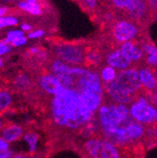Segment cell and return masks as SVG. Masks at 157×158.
<instances>
[{
    "instance_id": "obj_1",
    "label": "cell",
    "mask_w": 157,
    "mask_h": 158,
    "mask_svg": "<svg viewBox=\"0 0 157 158\" xmlns=\"http://www.w3.org/2000/svg\"><path fill=\"white\" fill-rule=\"evenodd\" d=\"M96 123L98 135L126 152H137L155 129L134 121L127 106L105 100L96 112Z\"/></svg>"
},
{
    "instance_id": "obj_2",
    "label": "cell",
    "mask_w": 157,
    "mask_h": 158,
    "mask_svg": "<svg viewBox=\"0 0 157 158\" xmlns=\"http://www.w3.org/2000/svg\"><path fill=\"white\" fill-rule=\"evenodd\" d=\"M105 100L115 104L128 106L144 89L138 79L137 67L118 71L114 80L103 86Z\"/></svg>"
},
{
    "instance_id": "obj_3",
    "label": "cell",
    "mask_w": 157,
    "mask_h": 158,
    "mask_svg": "<svg viewBox=\"0 0 157 158\" xmlns=\"http://www.w3.org/2000/svg\"><path fill=\"white\" fill-rule=\"evenodd\" d=\"M155 92L143 90L134 100L128 105L129 115L134 121L147 127L155 126L157 120Z\"/></svg>"
},
{
    "instance_id": "obj_4",
    "label": "cell",
    "mask_w": 157,
    "mask_h": 158,
    "mask_svg": "<svg viewBox=\"0 0 157 158\" xmlns=\"http://www.w3.org/2000/svg\"><path fill=\"white\" fill-rule=\"evenodd\" d=\"M82 148L87 158H121L122 155L120 148L100 135L87 138Z\"/></svg>"
},
{
    "instance_id": "obj_5",
    "label": "cell",
    "mask_w": 157,
    "mask_h": 158,
    "mask_svg": "<svg viewBox=\"0 0 157 158\" xmlns=\"http://www.w3.org/2000/svg\"><path fill=\"white\" fill-rule=\"evenodd\" d=\"M54 54L56 58L70 66L85 65L86 47L83 44L61 42L54 46Z\"/></svg>"
},
{
    "instance_id": "obj_6",
    "label": "cell",
    "mask_w": 157,
    "mask_h": 158,
    "mask_svg": "<svg viewBox=\"0 0 157 158\" xmlns=\"http://www.w3.org/2000/svg\"><path fill=\"white\" fill-rule=\"evenodd\" d=\"M141 33L140 26L130 19H122L117 21L111 27L112 39L117 44H124L134 41Z\"/></svg>"
},
{
    "instance_id": "obj_7",
    "label": "cell",
    "mask_w": 157,
    "mask_h": 158,
    "mask_svg": "<svg viewBox=\"0 0 157 158\" xmlns=\"http://www.w3.org/2000/svg\"><path fill=\"white\" fill-rule=\"evenodd\" d=\"M124 11L127 19L138 23V25L145 24L149 18L152 16L145 0H130Z\"/></svg>"
},
{
    "instance_id": "obj_8",
    "label": "cell",
    "mask_w": 157,
    "mask_h": 158,
    "mask_svg": "<svg viewBox=\"0 0 157 158\" xmlns=\"http://www.w3.org/2000/svg\"><path fill=\"white\" fill-rule=\"evenodd\" d=\"M105 65H108L117 71L128 69L133 65L130 59L120 50V48H112L104 57Z\"/></svg>"
},
{
    "instance_id": "obj_9",
    "label": "cell",
    "mask_w": 157,
    "mask_h": 158,
    "mask_svg": "<svg viewBox=\"0 0 157 158\" xmlns=\"http://www.w3.org/2000/svg\"><path fill=\"white\" fill-rule=\"evenodd\" d=\"M137 67L138 73V79L141 84L142 89L148 92H156L157 81H156V73L155 70L149 68L147 66Z\"/></svg>"
},
{
    "instance_id": "obj_10",
    "label": "cell",
    "mask_w": 157,
    "mask_h": 158,
    "mask_svg": "<svg viewBox=\"0 0 157 158\" xmlns=\"http://www.w3.org/2000/svg\"><path fill=\"white\" fill-rule=\"evenodd\" d=\"M119 48L132 61L134 66L141 61H144L145 55L139 45V43L137 42V40L122 44Z\"/></svg>"
},
{
    "instance_id": "obj_11",
    "label": "cell",
    "mask_w": 157,
    "mask_h": 158,
    "mask_svg": "<svg viewBox=\"0 0 157 158\" xmlns=\"http://www.w3.org/2000/svg\"><path fill=\"white\" fill-rule=\"evenodd\" d=\"M38 84L43 92L50 95L51 97L58 90V89L61 86V83L58 80V78L49 72L44 73L39 76Z\"/></svg>"
},
{
    "instance_id": "obj_12",
    "label": "cell",
    "mask_w": 157,
    "mask_h": 158,
    "mask_svg": "<svg viewBox=\"0 0 157 158\" xmlns=\"http://www.w3.org/2000/svg\"><path fill=\"white\" fill-rule=\"evenodd\" d=\"M24 128L15 123L6 124L0 131V136L8 143H12L21 139L24 135Z\"/></svg>"
},
{
    "instance_id": "obj_13",
    "label": "cell",
    "mask_w": 157,
    "mask_h": 158,
    "mask_svg": "<svg viewBox=\"0 0 157 158\" xmlns=\"http://www.w3.org/2000/svg\"><path fill=\"white\" fill-rule=\"evenodd\" d=\"M104 60V56L100 50L89 48L86 49L85 54V64L88 66H99Z\"/></svg>"
},
{
    "instance_id": "obj_14",
    "label": "cell",
    "mask_w": 157,
    "mask_h": 158,
    "mask_svg": "<svg viewBox=\"0 0 157 158\" xmlns=\"http://www.w3.org/2000/svg\"><path fill=\"white\" fill-rule=\"evenodd\" d=\"M23 139L28 145V152L31 155H34L38 149V143L40 140V135L34 131H27L24 133Z\"/></svg>"
},
{
    "instance_id": "obj_15",
    "label": "cell",
    "mask_w": 157,
    "mask_h": 158,
    "mask_svg": "<svg viewBox=\"0 0 157 158\" xmlns=\"http://www.w3.org/2000/svg\"><path fill=\"white\" fill-rule=\"evenodd\" d=\"M117 73H118V71L116 69H114L108 65H105L104 67H102L100 69V71L98 72V74H99L100 80H101L103 86L111 83L115 79Z\"/></svg>"
},
{
    "instance_id": "obj_16",
    "label": "cell",
    "mask_w": 157,
    "mask_h": 158,
    "mask_svg": "<svg viewBox=\"0 0 157 158\" xmlns=\"http://www.w3.org/2000/svg\"><path fill=\"white\" fill-rule=\"evenodd\" d=\"M13 98L10 92L5 89H0V114L8 110L12 105Z\"/></svg>"
},
{
    "instance_id": "obj_17",
    "label": "cell",
    "mask_w": 157,
    "mask_h": 158,
    "mask_svg": "<svg viewBox=\"0 0 157 158\" xmlns=\"http://www.w3.org/2000/svg\"><path fill=\"white\" fill-rule=\"evenodd\" d=\"M18 7H19V9H21L24 11H27L32 15L38 16L43 13L42 7L38 3H29V2H26V1H21L18 3Z\"/></svg>"
},
{
    "instance_id": "obj_18",
    "label": "cell",
    "mask_w": 157,
    "mask_h": 158,
    "mask_svg": "<svg viewBox=\"0 0 157 158\" xmlns=\"http://www.w3.org/2000/svg\"><path fill=\"white\" fill-rule=\"evenodd\" d=\"M139 45L145 55L146 56H150V55H155L157 54V49L156 46L151 42V41H147V40H142V41L138 42Z\"/></svg>"
},
{
    "instance_id": "obj_19",
    "label": "cell",
    "mask_w": 157,
    "mask_h": 158,
    "mask_svg": "<svg viewBox=\"0 0 157 158\" xmlns=\"http://www.w3.org/2000/svg\"><path fill=\"white\" fill-rule=\"evenodd\" d=\"M17 25H18V20L13 16L0 17V29L7 27H12Z\"/></svg>"
},
{
    "instance_id": "obj_20",
    "label": "cell",
    "mask_w": 157,
    "mask_h": 158,
    "mask_svg": "<svg viewBox=\"0 0 157 158\" xmlns=\"http://www.w3.org/2000/svg\"><path fill=\"white\" fill-rule=\"evenodd\" d=\"M24 36V31L22 30H10L8 32L7 34V38L4 39V41L7 43V44H10L11 41H13L14 39L16 38H19V37H22Z\"/></svg>"
},
{
    "instance_id": "obj_21",
    "label": "cell",
    "mask_w": 157,
    "mask_h": 158,
    "mask_svg": "<svg viewBox=\"0 0 157 158\" xmlns=\"http://www.w3.org/2000/svg\"><path fill=\"white\" fill-rule=\"evenodd\" d=\"M111 2L112 6L115 7L116 9H119L121 10H124L129 4L130 0H109Z\"/></svg>"
},
{
    "instance_id": "obj_22",
    "label": "cell",
    "mask_w": 157,
    "mask_h": 158,
    "mask_svg": "<svg viewBox=\"0 0 157 158\" xmlns=\"http://www.w3.org/2000/svg\"><path fill=\"white\" fill-rule=\"evenodd\" d=\"M16 85H17V87L22 88V89L28 87V85H29V79H28V77L27 75H25V74H22L20 76H18V78L16 79Z\"/></svg>"
},
{
    "instance_id": "obj_23",
    "label": "cell",
    "mask_w": 157,
    "mask_h": 158,
    "mask_svg": "<svg viewBox=\"0 0 157 158\" xmlns=\"http://www.w3.org/2000/svg\"><path fill=\"white\" fill-rule=\"evenodd\" d=\"M78 2H81L85 9H89L93 10L97 7V0H77Z\"/></svg>"
},
{
    "instance_id": "obj_24",
    "label": "cell",
    "mask_w": 157,
    "mask_h": 158,
    "mask_svg": "<svg viewBox=\"0 0 157 158\" xmlns=\"http://www.w3.org/2000/svg\"><path fill=\"white\" fill-rule=\"evenodd\" d=\"M11 50V46L10 44H7L4 40L2 41H0V56H4L6 54H8L10 51Z\"/></svg>"
},
{
    "instance_id": "obj_25",
    "label": "cell",
    "mask_w": 157,
    "mask_h": 158,
    "mask_svg": "<svg viewBox=\"0 0 157 158\" xmlns=\"http://www.w3.org/2000/svg\"><path fill=\"white\" fill-rule=\"evenodd\" d=\"M27 42V38L25 37V36H22V37H19V38H16L14 39L13 41L10 42V45L12 46H21V45H24L26 44Z\"/></svg>"
},
{
    "instance_id": "obj_26",
    "label": "cell",
    "mask_w": 157,
    "mask_h": 158,
    "mask_svg": "<svg viewBox=\"0 0 157 158\" xmlns=\"http://www.w3.org/2000/svg\"><path fill=\"white\" fill-rule=\"evenodd\" d=\"M145 2L148 6L149 10H150V11L151 12V14L153 12V14L155 15L156 8H157V0H145Z\"/></svg>"
},
{
    "instance_id": "obj_27",
    "label": "cell",
    "mask_w": 157,
    "mask_h": 158,
    "mask_svg": "<svg viewBox=\"0 0 157 158\" xmlns=\"http://www.w3.org/2000/svg\"><path fill=\"white\" fill-rule=\"evenodd\" d=\"M43 35H44V31L43 29H37L32 32H29L27 37L29 39H39V38H42Z\"/></svg>"
},
{
    "instance_id": "obj_28",
    "label": "cell",
    "mask_w": 157,
    "mask_h": 158,
    "mask_svg": "<svg viewBox=\"0 0 157 158\" xmlns=\"http://www.w3.org/2000/svg\"><path fill=\"white\" fill-rule=\"evenodd\" d=\"M7 150H10V144L6 142L3 138L0 136V152L7 151Z\"/></svg>"
},
{
    "instance_id": "obj_29",
    "label": "cell",
    "mask_w": 157,
    "mask_h": 158,
    "mask_svg": "<svg viewBox=\"0 0 157 158\" xmlns=\"http://www.w3.org/2000/svg\"><path fill=\"white\" fill-rule=\"evenodd\" d=\"M41 49H42L41 47H38V46H32V47H30V48L28 49L27 53H28L30 56H37L39 53H40Z\"/></svg>"
},
{
    "instance_id": "obj_30",
    "label": "cell",
    "mask_w": 157,
    "mask_h": 158,
    "mask_svg": "<svg viewBox=\"0 0 157 158\" xmlns=\"http://www.w3.org/2000/svg\"><path fill=\"white\" fill-rule=\"evenodd\" d=\"M12 155H13V152L10 150L0 152V158H11Z\"/></svg>"
},
{
    "instance_id": "obj_31",
    "label": "cell",
    "mask_w": 157,
    "mask_h": 158,
    "mask_svg": "<svg viewBox=\"0 0 157 158\" xmlns=\"http://www.w3.org/2000/svg\"><path fill=\"white\" fill-rule=\"evenodd\" d=\"M138 153V152H134L133 153V152H122V155L121 158H135V154Z\"/></svg>"
},
{
    "instance_id": "obj_32",
    "label": "cell",
    "mask_w": 157,
    "mask_h": 158,
    "mask_svg": "<svg viewBox=\"0 0 157 158\" xmlns=\"http://www.w3.org/2000/svg\"><path fill=\"white\" fill-rule=\"evenodd\" d=\"M21 27H22V29H23L25 32H26V31H27H27H30V30L32 29V26H31V25H29V24H27V23L23 24Z\"/></svg>"
},
{
    "instance_id": "obj_33",
    "label": "cell",
    "mask_w": 157,
    "mask_h": 158,
    "mask_svg": "<svg viewBox=\"0 0 157 158\" xmlns=\"http://www.w3.org/2000/svg\"><path fill=\"white\" fill-rule=\"evenodd\" d=\"M28 155L25 153H13L11 158H27Z\"/></svg>"
},
{
    "instance_id": "obj_34",
    "label": "cell",
    "mask_w": 157,
    "mask_h": 158,
    "mask_svg": "<svg viewBox=\"0 0 157 158\" xmlns=\"http://www.w3.org/2000/svg\"><path fill=\"white\" fill-rule=\"evenodd\" d=\"M8 11H9V9L8 8H5V7L0 8V17H3Z\"/></svg>"
},
{
    "instance_id": "obj_35",
    "label": "cell",
    "mask_w": 157,
    "mask_h": 158,
    "mask_svg": "<svg viewBox=\"0 0 157 158\" xmlns=\"http://www.w3.org/2000/svg\"><path fill=\"white\" fill-rule=\"evenodd\" d=\"M4 125H5V123H4V121H3L2 117L0 116V131H1V129L4 127Z\"/></svg>"
},
{
    "instance_id": "obj_36",
    "label": "cell",
    "mask_w": 157,
    "mask_h": 158,
    "mask_svg": "<svg viewBox=\"0 0 157 158\" xmlns=\"http://www.w3.org/2000/svg\"><path fill=\"white\" fill-rule=\"evenodd\" d=\"M26 2H29V3H38L39 0H26Z\"/></svg>"
},
{
    "instance_id": "obj_37",
    "label": "cell",
    "mask_w": 157,
    "mask_h": 158,
    "mask_svg": "<svg viewBox=\"0 0 157 158\" xmlns=\"http://www.w3.org/2000/svg\"><path fill=\"white\" fill-rule=\"evenodd\" d=\"M3 66V59L0 58V68H1Z\"/></svg>"
},
{
    "instance_id": "obj_38",
    "label": "cell",
    "mask_w": 157,
    "mask_h": 158,
    "mask_svg": "<svg viewBox=\"0 0 157 158\" xmlns=\"http://www.w3.org/2000/svg\"><path fill=\"white\" fill-rule=\"evenodd\" d=\"M27 158H39V157H37V156H35V155H31V156H28Z\"/></svg>"
},
{
    "instance_id": "obj_39",
    "label": "cell",
    "mask_w": 157,
    "mask_h": 158,
    "mask_svg": "<svg viewBox=\"0 0 157 158\" xmlns=\"http://www.w3.org/2000/svg\"><path fill=\"white\" fill-rule=\"evenodd\" d=\"M7 1H12V0H7Z\"/></svg>"
}]
</instances>
